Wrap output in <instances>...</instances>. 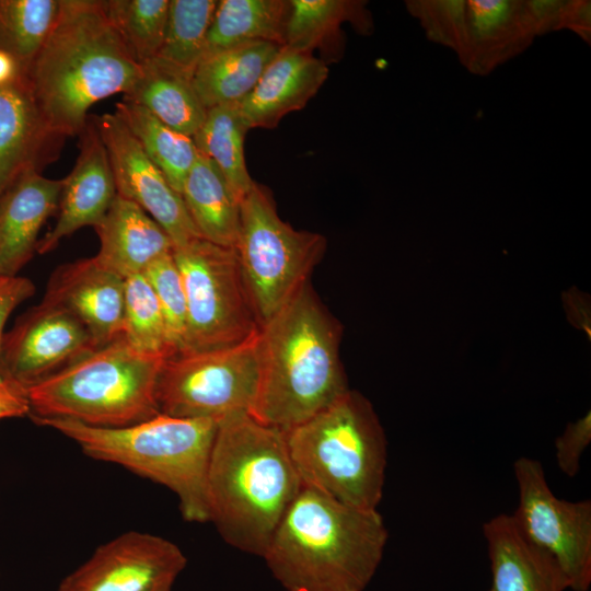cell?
Segmentation results:
<instances>
[{
	"mask_svg": "<svg viewBox=\"0 0 591 591\" xmlns=\"http://www.w3.org/2000/svg\"><path fill=\"white\" fill-rule=\"evenodd\" d=\"M387 538L378 510L347 506L302 484L262 558L287 591H364Z\"/></svg>",
	"mask_w": 591,
	"mask_h": 591,
	"instance_id": "6da1fadb",
	"label": "cell"
},
{
	"mask_svg": "<svg viewBox=\"0 0 591 591\" xmlns=\"http://www.w3.org/2000/svg\"><path fill=\"white\" fill-rule=\"evenodd\" d=\"M301 487L283 431L251 414L218 422L208 468L209 522L228 544L262 557Z\"/></svg>",
	"mask_w": 591,
	"mask_h": 591,
	"instance_id": "7a4b0ae2",
	"label": "cell"
},
{
	"mask_svg": "<svg viewBox=\"0 0 591 591\" xmlns=\"http://www.w3.org/2000/svg\"><path fill=\"white\" fill-rule=\"evenodd\" d=\"M140 72L106 15L103 1L60 0L57 21L27 78L53 132L80 135L95 103L127 93Z\"/></svg>",
	"mask_w": 591,
	"mask_h": 591,
	"instance_id": "3957f363",
	"label": "cell"
},
{
	"mask_svg": "<svg viewBox=\"0 0 591 591\" xmlns=\"http://www.w3.org/2000/svg\"><path fill=\"white\" fill-rule=\"evenodd\" d=\"M340 326L310 282L259 328V380L251 415L283 432L348 390Z\"/></svg>",
	"mask_w": 591,
	"mask_h": 591,
	"instance_id": "277c9868",
	"label": "cell"
},
{
	"mask_svg": "<svg viewBox=\"0 0 591 591\" xmlns=\"http://www.w3.org/2000/svg\"><path fill=\"white\" fill-rule=\"evenodd\" d=\"M74 441L89 456L115 463L172 490L188 522L210 521L208 468L218 422L164 414L119 428L34 419Z\"/></svg>",
	"mask_w": 591,
	"mask_h": 591,
	"instance_id": "5b68a950",
	"label": "cell"
},
{
	"mask_svg": "<svg viewBox=\"0 0 591 591\" xmlns=\"http://www.w3.org/2000/svg\"><path fill=\"white\" fill-rule=\"evenodd\" d=\"M285 436L303 485L347 506L378 510L387 441L372 404L361 393L348 390Z\"/></svg>",
	"mask_w": 591,
	"mask_h": 591,
	"instance_id": "8992f818",
	"label": "cell"
},
{
	"mask_svg": "<svg viewBox=\"0 0 591 591\" xmlns=\"http://www.w3.org/2000/svg\"><path fill=\"white\" fill-rule=\"evenodd\" d=\"M164 360L137 350L120 336L27 386V416L101 428L152 418L160 414L155 391Z\"/></svg>",
	"mask_w": 591,
	"mask_h": 591,
	"instance_id": "52a82bcc",
	"label": "cell"
},
{
	"mask_svg": "<svg viewBox=\"0 0 591 591\" xmlns=\"http://www.w3.org/2000/svg\"><path fill=\"white\" fill-rule=\"evenodd\" d=\"M325 237L293 229L276 209L269 189L254 182L240 206L235 252L262 326L309 282Z\"/></svg>",
	"mask_w": 591,
	"mask_h": 591,
	"instance_id": "ba28073f",
	"label": "cell"
},
{
	"mask_svg": "<svg viewBox=\"0 0 591 591\" xmlns=\"http://www.w3.org/2000/svg\"><path fill=\"white\" fill-rule=\"evenodd\" d=\"M259 380V332L234 346L165 358L157 382L160 414L217 422L251 414Z\"/></svg>",
	"mask_w": 591,
	"mask_h": 591,
	"instance_id": "9c48e42d",
	"label": "cell"
},
{
	"mask_svg": "<svg viewBox=\"0 0 591 591\" xmlns=\"http://www.w3.org/2000/svg\"><path fill=\"white\" fill-rule=\"evenodd\" d=\"M187 301L185 351L237 345L259 332L237 254L201 237L173 248Z\"/></svg>",
	"mask_w": 591,
	"mask_h": 591,
	"instance_id": "30bf717a",
	"label": "cell"
},
{
	"mask_svg": "<svg viewBox=\"0 0 591 591\" xmlns=\"http://www.w3.org/2000/svg\"><path fill=\"white\" fill-rule=\"evenodd\" d=\"M518 506L512 517L523 533L552 554L570 589L591 586V501H569L551 489L543 464L521 456L513 464Z\"/></svg>",
	"mask_w": 591,
	"mask_h": 591,
	"instance_id": "8fae6325",
	"label": "cell"
},
{
	"mask_svg": "<svg viewBox=\"0 0 591 591\" xmlns=\"http://www.w3.org/2000/svg\"><path fill=\"white\" fill-rule=\"evenodd\" d=\"M187 558L161 536L127 532L100 546L58 591H172Z\"/></svg>",
	"mask_w": 591,
	"mask_h": 591,
	"instance_id": "7c38bea8",
	"label": "cell"
},
{
	"mask_svg": "<svg viewBox=\"0 0 591 591\" xmlns=\"http://www.w3.org/2000/svg\"><path fill=\"white\" fill-rule=\"evenodd\" d=\"M106 148L116 192L142 208L169 235L173 248L200 235L185 202L115 113L92 116Z\"/></svg>",
	"mask_w": 591,
	"mask_h": 591,
	"instance_id": "4fadbf2b",
	"label": "cell"
},
{
	"mask_svg": "<svg viewBox=\"0 0 591 591\" xmlns=\"http://www.w3.org/2000/svg\"><path fill=\"white\" fill-rule=\"evenodd\" d=\"M94 349L90 333L76 316L42 301L4 335V373L26 389Z\"/></svg>",
	"mask_w": 591,
	"mask_h": 591,
	"instance_id": "5bb4252c",
	"label": "cell"
},
{
	"mask_svg": "<svg viewBox=\"0 0 591 591\" xmlns=\"http://www.w3.org/2000/svg\"><path fill=\"white\" fill-rule=\"evenodd\" d=\"M125 279L103 267L95 257L58 267L43 301L76 316L90 333L95 348L123 336Z\"/></svg>",
	"mask_w": 591,
	"mask_h": 591,
	"instance_id": "9a60e30c",
	"label": "cell"
},
{
	"mask_svg": "<svg viewBox=\"0 0 591 591\" xmlns=\"http://www.w3.org/2000/svg\"><path fill=\"white\" fill-rule=\"evenodd\" d=\"M79 137L78 159L62 179L57 221L36 246L40 254L79 229L97 225L117 195L108 154L91 115Z\"/></svg>",
	"mask_w": 591,
	"mask_h": 591,
	"instance_id": "2e32d148",
	"label": "cell"
},
{
	"mask_svg": "<svg viewBox=\"0 0 591 591\" xmlns=\"http://www.w3.org/2000/svg\"><path fill=\"white\" fill-rule=\"evenodd\" d=\"M536 36L525 1L468 0L455 54L471 73L487 76L524 51Z\"/></svg>",
	"mask_w": 591,
	"mask_h": 591,
	"instance_id": "e0dca14e",
	"label": "cell"
},
{
	"mask_svg": "<svg viewBox=\"0 0 591 591\" xmlns=\"http://www.w3.org/2000/svg\"><path fill=\"white\" fill-rule=\"evenodd\" d=\"M328 77L312 51L281 46L254 89L239 102L248 129L274 128L287 114L303 108Z\"/></svg>",
	"mask_w": 591,
	"mask_h": 591,
	"instance_id": "ac0fdd59",
	"label": "cell"
},
{
	"mask_svg": "<svg viewBox=\"0 0 591 591\" xmlns=\"http://www.w3.org/2000/svg\"><path fill=\"white\" fill-rule=\"evenodd\" d=\"M491 572L489 591H566L569 580L555 557L531 541L512 514L483 524Z\"/></svg>",
	"mask_w": 591,
	"mask_h": 591,
	"instance_id": "d6986e66",
	"label": "cell"
},
{
	"mask_svg": "<svg viewBox=\"0 0 591 591\" xmlns=\"http://www.w3.org/2000/svg\"><path fill=\"white\" fill-rule=\"evenodd\" d=\"M63 138L50 130L28 78L0 88V199L25 171L57 159Z\"/></svg>",
	"mask_w": 591,
	"mask_h": 591,
	"instance_id": "ffe728a7",
	"label": "cell"
},
{
	"mask_svg": "<svg viewBox=\"0 0 591 591\" xmlns=\"http://www.w3.org/2000/svg\"><path fill=\"white\" fill-rule=\"evenodd\" d=\"M62 179L22 173L0 199V278L14 277L32 258L38 233L59 206Z\"/></svg>",
	"mask_w": 591,
	"mask_h": 591,
	"instance_id": "44dd1931",
	"label": "cell"
},
{
	"mask_svg": "<svg viewBox=\"0 0 591 591\" xmlns=\"http://www.w3.org/2000/svg\"><path fill=\"white\" fill-rule=\"evenodd\" d=\"M94 228L100 239L95 259L124 279L144 273L151 263L173 251L165 231L142 208L119 195Z\"/></svg>",
	"mask_w": 591,
	"mask_h": 591,
	"instance_id": "7402d4cb",
	"label": "cell"
},
{
	"mask_svg": "<svg viewBox=\"0 0 591 591\" xmlns=\"http://www.w3.org/2000/svg\"><path fill=\"white\" fill-rule=\"evenodd\" d=\"M192 76L154 57L140 63V72L124 100L142 106L171 128L192 137L202 125L207 109Z\"/></svg>",
	"mask_w": 591,
	"mask_h": 591,
	"instance_id": "603a6c76",
	"label": "cell"
},
{
	"mask_svg": "<svg viewBox=\"0 0 591 591\" xmlns=\"http://www.w3.org/2000/svg\"><path fill=\"white\" fill-rule=\"evenodd\" d=\"M181 196L201 239L235 248L241 200L219 169L198 152Z\"/></svg>",
	"mask_w": 591,
	"mask_h": 591,
	"instance_id": "cb8c5ba5",
	"label": "cell"
},
{
	"mask_svg": "<svg viewBox=\"0 0 591 591\" xmlns=\"http://www.w3.org/2000/svg\"><path fill=\"white\" fill-rule=\"evenodd\" d=\"M280 47L273 43L256 42L202 58L192 80L206 109L239 103L246 97Z\"/></svg>",
	"mask_w": 591,
	"mask_h": 591,
	"instance_id": "d4e9b609",
	"label": "cell"
},
{
	"mask_svg": "<svg viewBox=\"0 0 591 591\" xmlns=\"http://www.w3.org/2000/svg\"><path fill=\"white\" fill-rule=\"evenodd\" d=\"M289 0L218 1L204 57L256 42L285 45Z\"/></svg>",
	"mask_w": 591,
	"mask_h": 591,
	"instance_id": "484cf974",
	"label": "cell"
},
{
	"mask_svg": "<svg viewBox=\"0 0 591 591\" xmlns=\"http://www.w3.org/2000/svg\"><path fill=\"white\" fill-rule=\"evenodd\" d=\"M115 114L136 138L147 157L163 173L178 194L198 151L192 137L165 125L149 111L132 102L116 103Z\"/></svg>",
	"mask_w": 591,
	"mask_h": 591,
	"instance_id": "4316f807",
	"label": "cell"
},
{
	"mask_svg": "<svg viewBox=\"0 0 591 591\" xmlns=\"http://www.w3.org/2000/svg\"><path fill=\"white\" fill-rule=\"evenodd\" d=\"M247 130L239 103H232L207 109L202 125L193 136L197 151L219 169L241 201L255 182L244 157Z\"/></svg>",
	"mask_w": 591,
	"mask_h": 591,
	"instance_id": "83f0119b",
	"label": "cell"
},
{
	"mask_svg": "<svg viewBox=\"0 0 591 591\" xmlns=\"http://www.w3.org/2000/svg\"><path fill=\"white\" fill-rule=\"evenodd\" d=\"M351 22L367 32L371 25L364 2L347 0H290L285 45L312 51L339 36L340 25Z\"/></svg>",
	"mask_w": 591,
	"mask_h": 591,
	"instance_id": "f1b7e54d",
	"label": "cell"
},
{
	"mask_svg": "<svg viewBox=\"0 0 591 591\" xmlns=\"http://www.w3.org/2000/svg\"><path fill=\"white\" fill-rule=\"evenodd\" d=\"M216 0H171L158 58L193 77L201 61Z\"/></svg>",
	"mask_w": 591,
	"mask_h": 591,
	"instance_id": "f546056e",
	"label": "cell"
},
{
	"mask_svg": "<svg viewBox=\"0 0 591 591\" xmlns=\"http://www.w3.org/2000/svg\"><path fill=\"white\" fill-rule=\"evenodd\" d=\"M59 9L60 0L0 1V47L11 51L28 70L49 36Z\"/></svg>",
	"mask_w": 591,
	"mask_h": 591,
	"instance_id": "4dcf8cb0",
	"label": "cell"
},
{
	"mask_svg": "<svg viewBox=\"0 0 591 591\" xmlns=\"http://www.w3.org/2000/svg\"><path fill=\"white\" fill-rule=\"evenodd\" d=\"M107 18L139 62L158 56L162 46L170 0L103 1Z\"/></svg>",
	"mask_w": 591,
	"mask_h": 591,
	"instance_id": "1f68e13d",
	"label": "cell"
},
{
	"mask_svg": "<svg viewBox=\"0 0 591 591\" xmlns=\"http://www.w3.org/2000/svg\"><path fill=\"white\" fill-rule=\"evenodd\" d=\"M123 337L141 352L172 356L160 303L143 273L125 279Z\"/></svg>",
	"mask_w": 591,
	"mask_h": 591,
	"instance_id": "d6a6232c",
	"label": "cell"
},
{
	"mask_svg": "<svg viewBox=\"0 0 591 591\" xmlns=\"http://www.w3.org/2000/svg\"><path fill=\"white\" fill-rule=\"evenodd\" d=\"M143 274L160 303L172 356L183 352L187 340V301L172 252L151 263Z\"/></svg>",
	"mask_w": 591,
	"mask_h": 591,
	"instance_id": "836d02e7",
	"label": "cell"
},
{
	"mask_svg": "<svg viewBox=\"0 0 591 591\" xmlns=\"http://www.w3.org/2000/svg\"><path fill=\"white\" fill-rule=\"evenodd\" d=\"M429 40L456 53L461 45L466 14L464 0H410L405 2Z\"/></svg>",
	"mask_w": 591,
	"mask_h": 591,
	"instance_id": "e575fe53",
	"label": "cell"
},
{
	"mask_svg": "<svg viewBox=\"0 0 591 591\" xmlns=\"http://www.w3.org/2000/svg\"><path fill=\"white\" fill-rule=\"evenodd\" d=\"M591 441V414L568 424L564 432L555 441V457L559 470L568 477L580 471V462L584 450Z\"/></svg>",
	"mask_w": 591,
	"mask_h": 591,
	"instance_id": "d590c367",
	"label": "cell"
},
{
	"mask_svg": "<svg viewBox=\"0 0 591 591\" xmlns=\"http://www.w3.org/2000/svg\"><path fill=\"white\" fill-rule=\"evenodd\" d=\"M34 290V285L28 278L18 276L0 278V378H7L3 368L5 323L13 310L32 297Z\"/></svg>",
	"mask_w": 591,
	"mask_h": 591,
	"instance_id": "8d00e7d4",
	"label": "cell"
},
{
	"mask_svg": "<svg viewBox=\"0 0 591 591\" xmlns=\"http://www.w3.org/2000/svg\"><path fill=\"white\" fill-rule=\"evenodd\" d=\"M559 30H569L590 45L591 2L589 0L566 1L558 25Z\"/></svg>",
	"mask_w": 591,
	"mask_h": 591,
	"instance_id": "74e56055",
	"label": "cell"
},
{
	"mask_svg": "<svg viewBox=\"0 0 591 591\" xmlns=\"http://www.w3.org/2000/svg\"><path fill=\"white\" fill-rule=\"evenodd\" d=\"M566 1L526 0L525 5L532 19L537 36L558 31V25Z\"/></svg>",
	"mask_w": 591,
	"mask_h": 591,
	"instance_id": "f35d334b",
	"label": "cell"
},
{
	"mask_svg": "<svg viewBox=\"0 0 591 591\" xmlns=\"http://www.w3.org/2000/svg\"><path fill=\"white\" fill-rule=\"evenodd\" d=\"M27 68L9 50L0 47V88L27 78Z\"/></svg>",
	"mask_w": 591,
	"mask_h": 591,
	"instance_id": "ab89813d",
	"label": "cell"
},
{
	"mask_svg": "<svg viewBox=\"0 0 591 591\" xmlns=\"http://www.w3.org/2000/svg\"><path fill=\"white\" fill-rule=\"evenodd\" d=\"M0 402L28 406L25 389L8 378H0Z\"/></svg>",
	"mask_w": 591,
	"mask_h": 591,
	"instance_id": "60d3db41",
	"label": "cell"
},
{
	"mask_svg": "<svg viewBox=\"0 0 591 591\" xmlns=\"http://www.w3.org/2000/svg\"><path fill=\"white\" fill-rule=\"evenodd\" d=\"M27 414H28L27 405L0 402V419L22 417Z\"/></svg>",
	"mask_w": 591,
	"mask_h": 591,
	"instance_id": "b9f144b4",
	"label": "cell"
},
{
	"mask_svg": "<svg viewBox=\"0 0 591 591\" xmlns=\"http://www.w3.org/2000/svg\"><path fill=\"white\" fill-rule=\"evenodd\" d=\"M489 591V590H488Z\"/></svg>",
	"mask_w": 591,
	"mask_h": 591,
	"instance_id": "7bdbcfd3",
	"label": "cell"
}]
</instances>
